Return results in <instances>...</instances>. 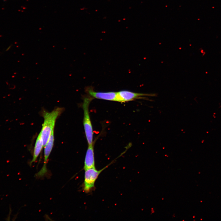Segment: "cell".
<instances>
[{
    "mask_svg": "<svg viewBox=\"0 0 221 221\" xmlns=\"http://www.w3.org/2000/svg\"><path fill=\"white\" fill-rule=\"evenodd\" d=\"M43 147V142L41 137V133L39 134L36 141L34 148L33 158L30 162V165L35 162Z\"/></svg>",
    "mask_w": 221,
    "mask_h": 221,
    "instance_id": "8",
    "label": "cell"
},
{
    "mask_svg": "<svg viewBox=\"0 0 221 221\" xmlns=\"http://www.w3.org/2000/svg\"><path fill=\"white\" fill-rule=\"evenodd\" d=\"M54 130L52 131L48 141L44 146V164L42 169L36 174L37 176H43L47 172L46 164L54 144Z\"/></svg>",
    "mask_w": 221,
    "mask_h": 221,
    "instance_id": "5",
    "label": "cell"
},
{
    "mask_svg": "<svg viewBox=\"0 0 221 221\" xmlns=\"http://www.w3.org/2000/svg\"><path fill=\"white\" fill-rule=\"evenodd\" d=\"M91 100V98L86 97L83 99V125L88 145L93 143V129L89 111V105Z\"/></svg>",
    "mask_w": 221,
    "mask_h": 221,
    "instance_id": "2",
    "label": "cell"
},
{
    "mask_svg": "<svg viewBox=\"0 0 221 221\" xmlns=\"http://www.w3.org/2000/svg\"><path fill=\"white\" fill-rule=\"evenodd\" d=\"M145 96H154L155 94L138 93L129 91L122 90L117 92L116 101L125 102L141 98H143V97Z\"/></svg>",
    "mask_w": 221,
    "mask_h": 221,
    "instance_id": "4",
    "label": "cell"
},
{
    "mask_svg": "<svg viewBox=\"0 0 221 221\" xmlns=\"http://www.w3.org/2000/svg\"><path fill=\"white\" fill-rule=\"evenodd\" d=\"M95 167L94 145L93 143L88 145L85 157L84 169Z\"/></svg>",
    "mask_w": 221,
    "mask_h": 221,
    "instance_id": "7",
    "label": "cell"
},
{
    "mask_svg": "<svg viewBox=\"0 0 221 221\" xmlns=\"http://www.w3.org/2000/svg\"><path fill=\"white\" fill-rule=\"evenodd\" d=\"M87 93L92 97L96 99L107 100L116 101L117 92H97L93 90L91 87L86 89Z\"/></svg>",
    "mask_w": 221,
    "mask_h": 221,
    "instance_id": "6",
    "label": "cell"
},
{
    "mask_svg": "<svg viewBox=\"0 0 221 221\" xmlns=\"http://www.w3.org/2000/svg\"><path fill=\"white\" fill-rule=\"evenodd\" d=\"M12 46L11 45H10L6 49V51H8L11 48Z\"/></svg>",
    "mask_w": 221,
    "mask_h": 221,
    "instance_id": "9",
    "label": "cell"
},
{
    "mask_svg": "<svg viewBox=\"0 0 221 221\" xmlns=\"http://www.w3.org/2000/svg\"><path fill=\"white\" fill-rule=\"evenodd\" d=\"M63 110V108L58 107L51 112H48L44 111L43 113L44 122L42 125L40 133L43 147L48 141L52 131L54 130L57 118L61 114Z\"/></svg>",
    "mask_w": 221,
    "mask_h": 221,
    "instance_id": "1",
    "label": "cell"
},
{
    "mask_svg": "<svg viewBox=\"0 0 221 221\" xmlns=\"http://www.w3.org/2000/svg\"><path fill=\"white\" fill-rule=\"evenodd\" d=\"M110 164L99 170H97L95 167L85 170L83 190L85 192L88 193L93 188L95 183L99 174Z\"/></svg>",
    "mask_w": 221,
    "mask_h": 221,
    "instance_id": "3",
    "label": "cell"
}]
</instances>
